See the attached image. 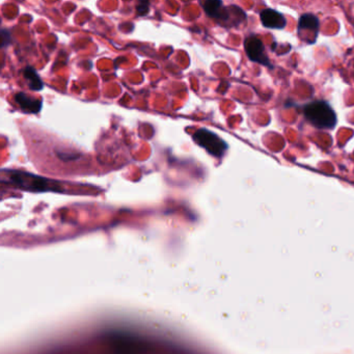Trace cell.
Listing matches in <instances>:
<instances>
[{
  "label": "cell",
  "instance_id": "obj_1",
  "mask_svg": "<svg viewBox=\"0 0 354 354\" xmlns=\"http://www.w3.org/2000/svg\"><path fill=\"white\" fill-rule=\"evenodd\" d=\"M304 117L319 129H333L337 124V115L328 103L315 101L304 109Z\"/></svg>",
  "mask_w": 354,
  "mask_h": 354
},
{
  "label": "cell",
  "instance_id": "obj_2",
  "mask_svg": "<svg viewBox=\"0 0 354 354\" xmlns=\"http://www.w3.org/2000/svg\"><path fill=\"white\" fill-rule=\"evenodd\" d=\"M8 182L13 184L16 187L22 188L26 190H59V187L57 182L50 181L45 178L38 176L30 175V174L22 173L19 171H8Z\"/></svg>",
  "mask_w": 354,
  "mask_h": 354
},
{
  "label": "cell",
  "instance_id": "obj_3",
  "mask_svg": "<svg viewBox=\"0 0 354 354\" xmlns=\"http://www.w3.org/2000/svg\"><path fill=\"white\" fill-rule=\"evenodd\" d=\"M192 138L196 145L204 148L209 154L216 158H221L227 152V142L210 130L204 129V128L198 129Z\"/></svg>",
  "mask_w": 354,
  "mask_h": 354
},
{
  "label": "cell",
  "instance_id": "obj_4",
  "mask_svg": "<svg viewBox=\"0 0 354 354\" xmlns=\"http://www.w3.org/2000/svg\"><path fill=\"white\" fill-rule=\"evenodd\" d=\"M244 49L248 59L254 63L260 64V65L270 66V61L267 57L266 50H265L264 44L258 37L250 36L244 41Z\"/></svg>",
  "mask_w": 354,
  "mask_h": 354
},
{
  "label": "cell",
  "instance_id": "obj_5",
  "mask_svg": "<svg viewBox=\"0 0 354 354\" xmlns=\"http://www.w3.org/2000/svg\"><path fill=\"white\" fill-rule=\"evenodd\" d=\"M205 13L211 18L219 20L223 24H229L231 9L223 7V1L219 0H207L202 3Z\"/></svg>",
  "mask_w": 354,
  "mask_h": 354
},
{
  "label": "cell",
  "instance_id": "obj_6",
  "mask_svg": "<svg viewBox=\"0 0 354 354\" xmlns=\"http://www.w3.org/2000/svg\"><path fill=\"white\" fill-rule=\"evenodd\" d=\"M263 26L271 30H283L287 26L285 16L273 9H265L260 13Z\"/></svg>",
  "mask_w": 354,
  "mask_h": 354
},
{
  "label": "cell",
  "instance_id": "obj_7",
  "mask_svg": "<svg viewBox=\"0 0 354 354\" xmlns=\"http://www.w3.org/2000/svg\"><path fill=\"white\" fill-rule=\"evenodd\" d=\"M15 102L19 105L22 111L28 113H38L42 109V101L32 98L24 93H18L15 95Z\"/></svg>",
  "mask_w": 354,
  "mask_h": 354
},
{
  "label": "cell",
  "instance_id": "obj_8",
  "mask_svg": "<svg viewBox=\"0 0 354 354\" xmlns=\"http://www.w3.org/2000/svg\"><path fill=\"white\" fill-rule=\"evenodd\" d=\"M319 28H320V21L313 14H304L300 17L299 22H298V32H299L308 30V32H313L317 37Z\"/></svg>",
  "mask_w": 354,
  "mask_h": 354
},
{
  "label": "cell",
  "instance_id": "obj_9",
  "mask_svg": "<svg viewBox=\"0 0 354 354\" xmlns=\"http://www.w3.org/2000/svg\"><path fill=\"white\" fill-rule=\"evenodd\" d=\"M24 78L28 82V86L32 91H41L44 88L42 80L40 76L37 73L36 70L32 68L28 67L24 72Z\"/></svg>",
  "mask_w": 354,
  "mask_h": 354
},
{
  "label": "cell",
  "instance_id": "obj_10",
  "mask_svg": "<svg viewBox=\"0 0 354 354\" xmlns=\"http://www.w3.org/2000/svg\"><path fill=\"white\" fill-rule=\"evenodd\" d=\"M149 6H150V3H142L140 6L138 7V15L145 16L148 14L149 12Z\"/></svg>",
  "mask_w": 354,
  "mask_h": 354
},
{
  "label": "cell",
  "instance_id": "obj_11",
  "mask_svg": "<svg viewBox=\"0 0 354 354\" xmlns=\"http://www.w3.org/2000/svg\"><path fill=\"white\" fill-rule=\"evenodd\" d=\"M10 43V34L7 30H3L1 32V46L6 47Z\"/></svg>",
  "mask_w": 354,
  "mask_h": 354
}]
</instances>
